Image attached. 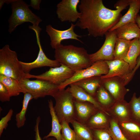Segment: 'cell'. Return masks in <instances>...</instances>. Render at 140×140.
Masks as SVG:
<instances>
[{
    "label": "cell",
    "instance_id": "1",
    "mask_svg": "<svg viewBox=\"0 0 140 140\" xmlns=\"http://www.w3.org/2000/svg\"><path fill=\"white\" fill-rule=\"evenodd\" d=\"M131 0L118 1L115 5L116 10H112L105 7L102 0H81L78 5L80 16L76 26L87 29L89 36L102 37L118 22L121 12Z\"/></svg>",
    "mask_w": 140,
    "mask_h": 140
},
{
    "label": "cell",
    "instance_id": "2",
    "mask_svg": "<svg viewBox=\"0 0 140 140\" xmlns=\"http://www.w3.org/2000/svg\"><path fill=\"white\" fill-rule=\"evenodd\" d=\"M54 52L55 60L75 72L85 69L93 63L90 54L82 47L61 44L55 48Z\"/></svg>",
    "mask_w": 140,
    "mask_h": 140
},
{
    "label": "cell",
    "instance_id": "3",
    "mask_svg": "<svg viewBox=\"0 0 140 140\" xmlns=\"http://www.w3.org/2000/svg\"><path fill=\"white\" fill-rule=\"evenodd\" d=\"M26 74L15 51L11 50L8 45L0 49V74L20 81Z\"/></svg>",
    "mask_w": 140,
    "mask_h": 140
},
{
    "label": "cell",
    "instance_id": "4",
    "mask_svg": "<svg viewBox=\"0 0 140 140\" xmlns=\"http://www.w3.org/2000/svg\"><path fill=\"white\" fill-rule=\"evenodd\" d=\"M11 15L9 20L8 31L11 33L16 27L25 22H30L35 26H39L42 21L40 18L33 13L29 5L22 0H13L11 3Z\"/></svg>",
    "mask_w": 140,
    "mask_h": 140
},
{
    "label": "cell",
    "instance_id": "5",
    "mask_svg": "<svg viewBox=\"0 0 140 140\" xmlns=\"http://www.w3.org/2000/svg\"><path fill=\"white\" fill-rule=\"evenodd\" d=\"M53 97L55 101L54 110L60 123L63 120L69 123L76 120L75 99L69 87L59 89Z\"/></svg>",
    "mask_w": 140,
    "mask_h": 140
},
{
    "label": "cell",
    "instance_id": "6",
    "mask_svg": "<svg viewBox=\"0 0 140 140\" xmlns=\"http://www.w3.org/2000/svg\"><path fill=\"white\" fill-rule=\"evenodd\" d=\"M19 81L25 93L30 94L35 99L47 96L53 97L59 90V86L43 80H31L25 78Z\"/></svg>",
    "mask_w": 140,
    "mask_h": 140
},
{
    "label": "cell",
    "instance_id": "7",
    "mask_svg": "<svg viewBox=\"0 0 140 140\" xmlns=\"http://www.w3.org/2000/svg\"><path fill=\"white\" fill-rule=\"evenodd\" d=\"M108 71V67L106 61H97L85 69L75 72L72 76L59 86V89H65L68 85L81 80L105 75Z\"/></svg>",
    "mask_w": 140,
    "mask_h": 140
},
{
    "label": "cell",
    "instance_id": "8",
    "mask_svg": "<svg viewBox=\"0 0 140 140\" xmlns=\"http://www.w3.org/2000/svg\"><path fill=\"white\" fill-rule=\"evenodd\" d=\"M29 28L33 30L36 34L37 43L39 50L37 58L34 61L26 62L20 61L23 71L26 74L29 73L32 69L43 67H54L60 66L61 65L56 60H52L48 58L44 53L40 43V34L41 28L38 26L30 25Z\"/></svg>",
    "mask_w": 140,
    "mask_h": 140
},
{
    "label": "cell",
    "instance_id": "9",
    "mask_svg": "<svg viewBox=\"0 0 140 140\" xmlns=\"http://www.w3.org/2000/svg\"><path fill=\"white\" fill-rule=\"evenodd\" d=\"M75 72L67 67L61 65L58 67H50L48 70L39 75L26 74L25 78L45 80L59 86L72 76Z\"/></svg>",
    "mask_w": 140,
    "mask_h": 140
},
{
    "label": "cell",
    "instance_id": "10",
    "mask_svg": "<svg viewBox=\"0 0 140 140\" xmlns=\"http://www.w3.org/2000/svg\"><path fill=\"white\" fill-rule=\"evenodd\" d=\"M105 35V39L101 47L96 52L90 54V59L93 63L99 60L114 59V48L117 38L115 30L108 32Z\"/></svg>",
    "mask_w": 140,
    "mask_h": 140
},
{
    "label": "cell",
    "instance_id": "11",
    "mask_svg": "<svg viewBox=\"0 0 140 140\" xmlns=\"http://www.w3.org/2000/svg\"><path fill=\"white\" fill-rule=\"evenodd\" d=\"M80 0H62L57 5L56 13L62 22H75L80 18V13L77 10Z\"/></svg>",
    "mask_w": 140,
    "mask_h": 140
},
{
    "label": "cell",
    "instance_id": "12",
    "mask_svg": "<svg viewBox=\"0 0 140 140\" xmlns=\"http://www.w3.org/2000/svg\"><path fill=\"white\" fill-rule=\"evenodd\" d=\"M75 24L72 23L70 27L65 30H59L53 28L50 25L46 27V31L50 36V45L53 49L61 45L62 41L66 39H73L78 41L81 43L83 42L79 39L82 36L76 34L74 31Z\"/></svg>",
    "mask_w": 140,
    "mask_h": 140
},
{
    "label": "cell",
    "instance_id": "13",
    "mask_svg": "<svg viewBox=\"0 0 140 140\" xmlns=\"http://www.w3.org/2000/svg\"><path fill=\"white\" fill-rule=\"evenodd\" d=\"M102 80V85L115 101L124 100L125 95L129 90L125 88L123 78L116 76Z\"/></svg>",
    "mask_w": 140,
    "mask_h": 140
},
{
    "label": "cell",
    "instance_id": "14",
    "mask_svg": "<svg viewBox=\"0 0 140 140\" xmlns=\"http://www.w3.org/2000/svg\"><path fill=\"white\" fill-rule=\"evenodd\" d=\"M106 111L111 118L118 123L131 119L129 103L124 100L116 101Z\"/></svg>",
    "mask_w": 140,
    "mask_h": 140
},
{
    "label": "cell",
    "instance_id": "15",
    "mask_svg": "<svg viewBox=\"0 0 140 140\" xmlns=\"http://www.w3.org/2000/svg\"><path fill=\"white\" fill-rule=\"evenodd\" d=\"M106 61L108 67L109 71L106 74L101 76L102 79L118 76L125 80L130 73L129 65L123 60L114 59Z\"/></svg>",
    "mask_w": 140,
    "mask_h": 140
},
{
    "label": "cell",
    "instance_id": "16",
    "mask_svg": "<svg viewBox=\"0 0 140 140\" xmlns=\"http://www.w3.org/2000/svg\"><path fill=\"white\" fill-rule=\"evenodd\" d=\"M74 105L76 120L84 124L89 118L99 109L90 102L80 101L75 99Z\"/></svg>",
    "mask_w": 140,
    "mask_h": 140
},
{
    "label": "cell",
    "instance_id": "17",
    "mask_svg": "<svg viewBox=\"0 0 140 140\" xmlns=\"http://www.w3.org/2000/svg\"><path fill=\"white\" fill-rule=\"evenodd\" d=\"M111 117L107 113L98 109L88 120L85 124L91 129H108Z\"/></svg>",
    "mask_w": 140,
    "mask_h": 140
},
{
    "label": "cell",
    "instance_id": "18",
    "mask_svg": "<svg viewBox=\"0 0 140 140\" xmlns=\"http://www.w3.org/2000/svg\"><path fill=\"white\" fill-rule=\"evenodd\" d=\"M123 135L128 140H140V124L131 119L118 123Z\"/></svg>",
    "mask_w": 140,
    "mask_h": 140
},
{
    "label": "cell",
    "instance_id": "19",
    "mask_svg": "<svg viewBox=\"0 0 140 140\" xmlns=\"http://www.w3.org/2000/svg\"><path fill=\"white\" fill-rule=\"evenodd\" d=\"M115 30L117 38L127 40L138 38L140 34V29L135 22L125 24Z\"/></svg>",
    "mask_w": 140,
    "mask_h": 140
},
{
    "label": "cell",
    "instance_id": "20",
    "mask_svg": "<svg viewBox=\"0 0 140 140\" xmlns=\"http://www.w3.org/2000/svg\"><path fill=\"white\" fill-rule=\"evenodd\" d=\"M126 13L120 19L116 24L109 31H111L127 23L136 22V17L140 10V0H131Z\"/></svg>",
    "mask_w": 140,
    "mask_h": 140
},
{
    "label": "cell",
    "instance_id": "21",
    "mask_svg": "<svg viewBox=\"0 0 140 140\" xmlns=\"http://www.w3.org/2000/svg\"><path fill=\"white\" fill-rule=\"evenodd\" d=\"M69 90L74 99L78 100L90 102L96 106L99 109L108 113L100 106L93 97L82 88L72 83L69 85Z\"/></svg>",
    "mask_w": 140,
    "mask_h": 140
},
{
    "label": "cell",
    "instance_id": "22",
    "mask_svg": "<svg viewBox=\"0 0 140 140\" xmlns=\"http://www.w3.org/2000/svg\"><path fill=\"white\" fill-rule=\"evenodd\" d=\"M48 106L52 118V129L48 134L44 136L43 139L53 137L57 140H62L61 131L62 125L55 112L52 100L48 101Z\"/></svg>",
    "mask_w": 140,
    "mask_h": 140
},
{
    "label": "cell",
    "instance_id": "23",
    "mask_svg": "<svg viewBox=\"0 0 140 140\" xmlns=\"http://www.w3.org/2000/svg\"><path fill=\"white\" fill-rule=\"evenodd\" d=\"M140 54L138 38H135L131 41L128 51L123 59L129 65L130 73L135 67L137 59Z\"/></svg>",
    "mask_w": 140,
    "mask_h": 140
},
{
    "label": "cell",
    "instance_id": "24",
    "mask_svg": "<svg viewBox=\"0 0 140 140\" xmlns=\"http://www.w3.org/2000/svg\"><path fill=\"white\" fill-rule=\"evenodd\" d=\"M101 76L83 79L73 83L82 88L94 97L97 90L102 84V80Z\"/></svg>",
    "mask_w": 140,
    "mask_h": 140
},
{
    "label": "cell",
    "instance_id": "25",
    "mask_svg": "<svg viewBox=\"0 0 140 140\" xmlns=\"http://www.w3.org/2000/svg\"><path fill=\"white\" fill-rule=\"evenodd\" d=\"M94 98L101 107L106 111L116 102L102 84L97 90Z\"/></svg>",
    "mask_w": 140,
    "mask_h": 140
},
{
    "label": "cell",
    "instance_id": "26",
    "mask_svg": "<svg viewBox=\"0 0 140 140\" xmlns=\"http://www.w3.org/2000/svg\"><path fill=\"white\" fill-rule=\"evenodd\" d=\"M0 82L6 88L11 97L17 96L20 93H25L20 85L19 81L15 79L0 74Z\"/></svg>",
    "mask_w": 140,
    "mask_h": 140
},
{
    "label": "cell",
    "instance_id": "27",
    "mask_svg": "<svg viewBox=\"0 0 140 140\" xmlns=\"http://www.w3.org/2000/svg\"><path fill=\"white\" fill-rule=\"evenodd\" d=\"M75 134V140H93V135L92 129L85 124L76 120L71 123Z\"/></svg>",
    "mask_w": 140,
    "mask_h": 140
},
{
    "label": "cell",
    "instance_id": "28",
    "mask_svg": "<svg viewBox=\"0 0 140 140\" xmlns=\"http://www.w3.org/2000/svg\"><path fill=\"white\" fill-rule=\"evenodd\" d=\"M24 94L22 109L15 116L16 125L18 128H21L24 125L26 120L25 115L29 102L33 99V96L29 93L26 92Z\"/></svg>",
    "mask_w": 140,
    "mask_h": 140
},
{
    "label": "cell",
    "instance_id": "29",
    "mask_svg": "<svg viewBox=\"0 0 140 140\" xmlns=\"http://www.w3.org/2000/svg\"><path fill=\"white\" fill-rule=\"evenodd\" d=\"M131 41L117 38L114 50V59H123L128 51Z\"/></svg>",
    "mask_w": 140,
    "mask_h": 140
},
{
    "label": "cell",
    "instance_id": "30",
    "mask_svg": "<svg viewBox=\"0 0 140 140\" xmlns=\"http://www.w3.org/2000/svg\"><path fill=\"white\" fill-rule=\"evenodd\" d=\"M131 119L140 124V95L137 97L134 93L129 103Z\"/></svg>",
    "mask_w": 140,
    "mask_h": 140
},
{
    "label": "cell",
    "instance_id": "31",
    "mask_svg": "<svg viewBox=\"0 0 140 140\" xmlns=\"http://www.w3.org/2000/svg\"><path fill=\"white\" fill-rule=\"evenodd\" d=\"M108 129L113 140H128L122 133L118 122L111 117Z\"/></svg>",
    "mask_w": 140,
    "mask_h": 140
},
{
    "label": "cell",
    "instance_id": "32",
    "mask_svg": "<svg viewBox=\"0 0 140 140\" xmlns=\"http://www.w3.org/2000/svg\"><path fill=\"white\" fill-rule=\"evenodd\" d=\"M62 128L61 130L62 140H75V134L74 130L69 127V123L64 120L61 123Z\"/></svg>",
    "mask_w": 140,
    "mask_h": 140
},
{
    "label": "cell",
    "instance_id": "33",
    "mask_svg": "<svg viewBox=\"0 0 140 140\" xmlns=\"http://www.w3.org/2000/svg\"><path fill=\"white\" fill-rule=\"evenodd\" d=\"M93 135V140H113L108 129H91Z\"/></svg>",
    "mask_w": 140,
    "mask_h": 140
},
{
    "label": "cell",
    "instance_id": "34",
    "mask_svg": "<svg viewBox=\"0 0 140 140\" xmlns=\"http://www.w3.org/2000/svg\"><path fill=\"white\" fill-rule=\"evenodd\" d=\"M13 113L12 109H10L6 115L2 117L0 120V137L2 134L4 129H6L8 126V122L11 120Z\"/></svg>",
    "mask_w": 140,
    "mask_h": 140
},
{
    "label": "cell",
    "instance_id": "35",
    "mask_svg": "<svg viewBox=\"0 0 140 140\" xmlns=\"http://www.w3.org/2000/svg\"><path fill=\"white\" fill-rule=\"evenodd\" d=\"M11 96L5 86L0 82V101L2 102L9 101Z\"/></svg>",
    "mask_w": 140,
    "mask_h": 140
},
{
    "label": "cell",
    "instance_id": "36",
    "mask_svg": "<svg viewBox=\"0 0 140 140\" xmlns=\"http://www.w3.org/2000/svg\"><path fill=\"white\" fill-rule=\"evenodd\" d=\"M40 121V117L39 116L36 119V124L34 127V130L35 134V140H42L40 135L39 129V125Z\"/></svg>",
    "mask_w": 140,
    "mask_h": 140
},
{
    "label": "cell",
    "instance_id": "37",
    "mask_svg": "<svg viewBox=\"0 0 140 140\" xmlns=\"http://www.w3.org/2000/svg\"><path fill=\"white\" fill-rule=\"evenodd\" d=\"M140 66V54L137 60L136 65L135 67L127 76V79L128 81L130 82L132 79L136 71Z\"/></svg>",
    "mask_w": 140,
    "mask_h": 140
},
{
    "label": "cell",
    "instance_id": "38",
    "mask_svg": "<svg viewBox=\"0 0 140 140\" xmlns=\"http://www.w3.org/2000/svg\"><path fill=\"white\" fill-rule=\"evenodd\" d=\"M41 2V0H31L29 6L32 7L34 9L39 10L40 9V4Z\"/></svg>",
    "mask_w": 140,
    "mask_h": 140
},
{
    "label": "cell",
    "instance_id": "39",
    "mask_svg": "<svg viewBox=\"0 0 140 140\" xmlns=\"http://www.w3.org/2000/svg\"><path fill=\"white\" fill-rule=\"evenodd\" d=\"M136 22L140 29V15L138 14L136 18Z\"/></svg>",
    "mask_w": 140,
    "mask_h": 140
},
{
    "label": "cell",
    "instance_id": "40",
    "mask_svg": "<svg viewBox=\"0 0 140 140\" xmlns=\"http://www.w3.org/2000/svg\"><path fill=\"white\" fill-rule=\"evenodd\" d=\"M55 139L54 137H49L45 139V140H55Z\"/></svg>",
    "mask_w": 140,
    "mask_h": 140
},
{
    "label": "cell",
    "instance_id": "41",
    "mask_svg": "<svg viewBox=\"0 0 140 140\" xmlns=\"http://www.w3.org/2000/svg\"><path fill=\"white\" fill-rule=\"evenodd\" d=\"M138 42L139 44V46H140V34L139 36V37L138 38Z\"/></svg>",
    "mask_w": 140,
    "mask_h": 140
},
{
    "label": "cell",
    "instance_id": "42",
    "mask_svg": "<svg viewBox=\"0 0 140 140\" xmlns=\"http://www.w3.org/2000/svg\"></svg>",
    "mask_w": 140,
    "mask_h": 140
}]
</instances>
